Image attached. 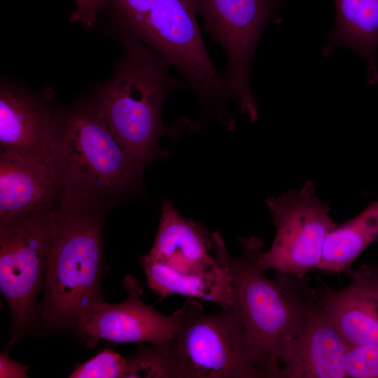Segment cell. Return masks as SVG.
I'll use <instances>...</instances> for the list:
<instances>
[{
    "mask_svg": "<svg viewBox=\"0 0 378 378\" xmlns=\"http://www.w3.org/2000/svg\"><path fill=\"white\" fill-rule=\"evenodd\" d=\"M212 248L218 263L231 277L234 304L242 321L248 340L260 356L267 377L279 378V355L301 331L318 296L304 281L276 272L266 276L258 265L263 241L258 237L240 239L243 248L232 257L218 232L211 233Z\"/></svg>",
    "mask_w": 378,
    "mask_h": 378,
    "instance_id": "6da1fadb",
    "label": "cell"
},
{
    "mask_svg": "<svg viewBox=\"0 0 378 378\" xmlns=\"http://www.w3.org/2000/svg\"><path fill=\"white\" fill-rule=\"evenodd\" d=\"M123 43L118 69L99 89L92 106L119 144L145 166L161 155L159 138L176 132L162 120L166 99L189 87L172 74L164 57L136 37L125 34Z\"/></svg>",
    "mask_w": 378,
    "mask_h": 378,
    "instance_id": "7a4b0ae2",
    "label": "cell"
},
{
    "mask_svg": "<svg viewBox=\"0 0 378 378\" xmlns=\"http://www.w3.org/2000/svg\"><path fill=\"white\" fill-rule=\"evenodd\" d=\"M47 161L64 194L108 207L142 184L144 166L119 144L92 104L59 115Z\"/></svg>",
    "mask_w": 378,
    "mask_h": 378,
    "instance_id": "3957f363",
    "label": "cell"
},
{
    "mask_svg": "<svg viewBox=\"0 0 378 378\" xmlns=\"http://www.w3.org/2000/svg\"><path fill=\"white\" fill-rule=\"evenodd\" d=\"M110 207L64 194L54 212L40 314L50 327L75 325L100 299L102 234Z\"/></svg>",
    "mask_w": 378,
    "mask_h": 378,
    "instance_id": "277c9868",
    "label": "cell"
},
{
    "mask_svg": "<svg viewBox=\"0 0 378 378\" xmlns=\"http://www.w3.org/2000/svg\"><path fill=\"white\" fill-rule=\"evenodd\" d=\"M175 313L176 333L166 342L171 378L267 377L234 304L204 314L190 298Z\"/></svg>",
    "mask_w": 378,
    "mask_h": 378,
    "instance_id": "5b68a950",
    "label": "cell"
},
{
    "mask_svg": "<svg viewBox=\"0 0 378 378\" xmlns=\"http://www.w3.org/2000/svg\"><path fill=\"white\" fill-rule=\"evenodd\" d=\"M55 210L0 217V289L11 311V343L34 324L35 299L45 274Z\"/></svg>",
    "mask_w": 378,
    "mask_h": 378,
    "instance_id": "8992f818",
    "label": "cell"
},
{
    "mask_svg": "<svg viewBox=\"0 0 378 378\" xmlns=\"http://www.w3.org/2000/svg\"><path fill=\"white\" fill-rule=\"evenodd\" d=\"M267 206L276 236L267 252L258 257L264 272L274 270L297 277L318 269L326 239L336 225L329 204L318 198L313 182L277 197H269Z\"/></svg>",
    "mask_w": 378,
    "mask_h": 378,
    "instance_id": "52a82bcc",
    "label": "cell"
},
{
    "mask_svg": "<svg viewBox=\"0 0 378 378\" xmlns=\"http://www.w3.org/2000/svg\"><path fill=\"white\" fill-rule=\"evenodd\" d=\"M204 31L223 49L224 78L230 97L251 122L258 117L249 77L255 49L272 20L276 0H190Z\"/></svg>",
    "mask_w": 378,
    "mask_h": 378,
    "instance_id": "ba28073f",
    "label": "cell"
},
{
    "mask_svg": "<svg viewBox=\"0 0 378 378\" xmlns=\"http://www.w3.org/2000/svg\"><path fill=\"white\" fill-rule=\"evenodd\" d=\"M124 285L128 293L124 302L108 304L100 298L78 318L74 326L80 336L92 344L99 339L153 344L171 340L177 327L176 313L167 316L144 304L133 277H126Z\"/></svg>",
    "mask_w": 378,
    "mask_h": 378,
    "instance_id": "9c48e42d",
    "label": "cell"
},
{
    "mask_svg": "<svg viewBox=\"0 0 378 378\" xmlns=\"http://www.w3.org/2000/svg\"><path fill=\"white\" fill-rule=\"evenodd\" d=\"M347 346L319 304L279 355V378H344Z\"/></svg>",
    "mask_w": 378,
    "mask_h": 378,
    "instance_id": "30bf717a",
    "label": "cell"
},
{
    "mask_svg": "<svg viewBox=\"0 0 378 378\" xmlns=\"http://www.w3.org/2000/svg\"><path fill=\"white\" fill-rule=\"evenodd\" d=\"M348 272L350 284L327 288L318 296L319 304L346 346L378 344V267L367 264Z\"/></svg>",
    "mask_w": 378,
    "mask_h": 378,
    "instance_id": "8fae6325",
    "label": "cell"
},
{
    "mask_svg": "<svg viewBox=\"0 0 378 378\" xmlns=\"http://www.w3.org/2000/svg\"><path fill=\"white\" fill-rule=\"evenodd\" d=\"M59 114L30 94L2 85L0 90V146L28 156L48 160Z\"/></svg>",
    "mask_w": 378,
    "mask_h": 378,
    "instance_id": "7c38bea8",
    "label": "cell"
},
{
    "mask_svg": "<svg viewBox=\"0 0 378 378\" xmlns=\"http://www.w3.org/2000/svg\"><path fill=\"white\" fill-rule=\"evenodd\" d=\"M64 197L48 161L0 150V217L55 210Z\"/></svg>",
    "mask_w": 378,
    "mask_h": 378,
    "instance_id": "4fadbf2b",
    "label": "cell"
},
{
    "mask_svg": "<svg viewBox=\"0 0 378 378\" xmlns=\"http://www.w3.org/2000/svg\"><path fill=\"white\" fill-rule=\"evenodd\" d=\"M158 230L145 258L185 274L213 273L221 268L208 251L211 234L199 223L181 217L167 201L162 204Z\"/></svg>",
    "mask_w": 378,
    "mask_h": 378,
    "instance_id": "5bb4252c",
    "label": "cell"
},
{
    "mask_svg": "<svg viewBox=\"0 0 378 378\" xmlns=\"http://www.w3.org/2000/svg\"><path fill=\"white\" fill-rule=\"evenodd\" d=\"M337 20L328 52L342 46L362 55L368 65V80H378L376 50L378 46V0H335Z\"/></svg>",
    "mask_w": 378,
    "mask_h": 378,
    "instance_id": "9a60e30c",
    "label": "cell"
},
{
    "mask_svg": "<svg viewBox=\"0 0 378 378\" xmlns=\"http://www.w3.org/2000/svg\"><path fill=\"white\" fill-rule=\"evenodd\" d=\"M141 264L149 287L161 298L180 294L213 302L222 309L234 304L231 277L222 266L213 273L185 274L144 257Z\"/></svg>",
    "mask_w": 378,
    "mask_h": 378,
    "instance_id": "2e32d148",
    "label": "cell"
},
{
    "mask_svg": "<svg viewBox=\"0 0 378 378\" xmlns=\"http://www.w3.org/2000/svg\"><path fill=\"white\" fill-rule=\"evenodd\" d=\"M378 239V200L370 204L351 219L336 225L329 232L318 270L348 272L359 255Z\"/></svg>",
    "mask_w": 378,
    "mask_h": 378,
    "instance_id": "e0dca14e",
    "label": "cell"
},
{
    "mask_svg": "<svg viewBox=\"0 0 378 378\" xmlns=\"http://www.w3.org/2000/svg\"><path fill=\"white\" fill-rule=\"evenodd\" d=\"M126 377L171 378L166 342L140 349L127 358Z\"/></svg>",
    "mask_w": 378,
    "mask_h": 378,
    "instance_id": "ac0fdd59",
    "label": "cell"
},
{
    "mask_svg": "<svg viewBox=\"0 0 378 378\" xmlns=\"http://www.w3.org/2000/svg\"><path fill=\"white\" fill-rule=\"evenodd\" d=\"M127 358L108 349L79 365L69 376L71 378L126 377Z\"/></svg>",
    "mask_w": 378,
    "mask_h": 378,
    "instance_id": "d6986e66",
    "label": "cell"
},
{
    "mask_svg": "<svg viewBox=\"0 0 378 378\" xmlns=\"http://www.w3.org/2000/svg\"><path fill=\"white\" fill-rule=\"evenodd\" d=\"M344 373L347 378H378V344L347 346Z\"/></svg>",
    "mask_w": 378,
    "mask_h": 378,
    "instance_id": "ffe728a7",
    "label": "cell"
},
{
    "mask_svg": "<svg viewBox=\"0 0 378 378\" xmlns=\"http://www.w3.org/2000/svg\"><path fill=\"white\" fill-rule=\"evenodd\" d=\"M161 0H113L122 18L126 34H130Z\"/></svg>",
    "mask_w": 378,
    "mask_h": 378,
    "instance_id": "44dd1931",
    "label": "cell"
},
{
    "mask_svg": "<svg viewBox=\"0 0 378 378\" xmlns=\"http://www.w3.org/2000/svg\"><path fill=\"white\" fill-rule=\"evenodd\" d=\"M76 8L71 16L73 22H81L86 27H91L97 20L99 8L102 0H74Z\"/></svg>",
    "mask_w": 378,
    "mask_h": 378,
    "instance_id": "7402d4cb",
    "label": "cell"
},
{
    "mask_svg": "<svg viewBox=\"0 0 378 378\" xmlns=\"http://www.w3.org/2000/svg\"><path fill=\"white\" fill-rule=\"evenodd\" d=\"M26 370L11 360L4 353L1 354V377H24Z\"/></svg>",
    "mask_w": 378,
    "mask_h": 378,
    "instance_id": "603a6c76",
    "label": "cell"
}]
</instances>
